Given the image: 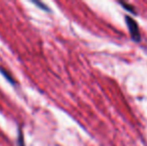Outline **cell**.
<instances>
[{
    "mask_svg": "<svg viewBox=\"0 0 147 146\" xmlns=\"http://www.w3.org/2000/svg\"><path fill=\"white\" fill-rule=\"evenodd\" d=\"M126 23H127V27L130 31L131 37L134 41H140V33H139V28L134 19H132L130 16H126L125 17Z\"/></svg>",
    "mask_w": 147,
    "mask_h": 146,
    "instance_id": "6da1fadb",
    "label": "cell"
}]
</instances>
